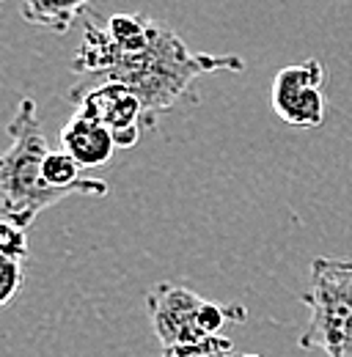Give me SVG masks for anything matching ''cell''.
<instances>
[{
    "mask_svg": "<svg viewBox=\"0 0 352 357\" xmlns=\"http://www.w3.org/2000/svg\"><path fill=\"white\" fill-rule=\"evenodd\" d=\"M146 313L163 347L207 341L212 335H223L220 330L228 321H245V308L240 303H210L198 297L193 289L176 283H157L154 289H149Z\"/></svg>",
    "mask_w": 352,
    "mask_h": 357,
    "instance_id": "277c9868",
    "label": "cell"
},
{
    "mask_svg": "<svg viewBox=\"0 0 352 357\" xmlns=\"http://www.w3.org/2000/svg\"><path fill=\"white\" fill-rule=\"evenodd\" d=\"M242 357H259V355H242Z\"/></svg>",
    "mask_w": 352,
    "mask_h": 357,
    "instance_id": "7c38bea8",
    "label": "cell"
},
{
    "mask_svg": "<svg viewBox=\"0 0 352 357\" xmlns=\"http://www.w3.org/2000/svg\"><path fill=\"white\" fill-rule=\"evenodd\" d=\"M0 253L11 259H28V231L20 225L0 220Z\"/></svg>",
    "mask_w": 352,
    "mask_h": 357,
    "instance_id": "8fae6325",
    "label": "cell"
},
{
    "mask_svg": "<svg viewBox=\"0 0 352 357\" xmlns=\"http://www.w3.org/2000/svg\"><path fill=\"white\" fill-rule=\"evenodd\" d=\"M6 132L11 146L0 151V220L31 228L44 209L72 198L69 190H55L44 181V157L50 151L36 102L31 96L20 99Z\"/></svg>",
    "mask_w": 352,
    "mask_h": 357,
    "instance_id": "7a4b0ae2",
    "label": "cell"
},
{
    "mask_svg": "<svg viewBox=\"0 0 352 357\" xmlns=\"http://www.w3.org/2000/svg\"><path fill=\"white\" fill-rule=\"evenodd\" d=\"M61 149L72 154L80 168H99L113 160L119 146L110 130H105L99 121L72 113V119L61 127Z\"/></svg>",
    "mask_w": 352,
    "mask_h": 357,
    "instance_id": "52a82bcc",
    "label": "cell"
},
{
    "mask_svg": "<svg viewBox=\"0 0 352 357\" xmlns=\"http://www.w3.org/2000/svg\"><path fill=\"white\" fill-rule=\"evenodd\" d=\"M69 102L75 105V113L88 116L110 130L119 149L138 146L143 132L154 130L140 96L110 77H86L69 91Z\"/></svg>",
    "mask_w": 352,
    "mask_h": 357,
    "instance_id": "5b68a950",
    "label": "cell"
},
{
    "mask_svg": "<svg viewBox=\"0 0 352 357\" xmlns=\"http://www.w3.org/2000/svg\"><path fill=\"white\" fill-rule=\"evenodd\" d=\"M88 6L91 0H20V14L28 25L66 33Z\"/></svg>",
    "mask_w": 352,
    "mask_h": 357,
    "instance_id": "ba28073f",
    "label": "cell"
},
{
    "mask_svg": "<svg viewBox=\"0 0 352 357\" xmlns=\"http://www.w3.org/2000/svg\"><path fill=\"white\" fill-rule=\"evenodd\" d=\"M83 77H110L132 89L152 124L179 102H196L193 83L212 72H245L240 55L190 52L171 25L146 14H113L105 25H83V42L72 55Z\"/></svg>",
    "mask_w": 352,
    "mask_h": 357,
    "instance_id": "6da1fadb",
    "label": "cell"
},
{
    "mask_svg": "<svg viewBox=\"0 0 352 357\" xmlns=\"http://www.w3.org/2000/svg\"><path fill=\"white\" fill-rule=\"evenodd\" d=\"M325 66L316 58L284 66L270 86L272 113L295 130H319L325 124Z\"/></svg>",
    "mask_w": 352,
    "mask_h": 357,
    "instance_id": "8992f818",
    "label": "cell"
},
{
    "mask_svg": "<svg viewBox=\"0 0 352 357\" xmlns=\"http://www.w3.org/2000/svg\"><path fill=\"white\" fill-rule=\"evenodd\" d=\"M303 303L308 305V324L298 341L300 349L352 357V261L328 256L314 259Z\"/></svg>",
    "mask_w": 352,
    "mask_h": 357,
    "instance_id": "3957f363",
    "label": "cell"
},
{
    "mask_svg": "<svg viewBox=\"0 0 352 357\" xmlns=\"http://www.w3.org/2000/svg\"><path fill=\"white\" fill-rule=\"evenodd\" d=\"M0 3H3V0H0Z\"/></svg>",
    "mask_w": 352,
    "mask_h": 357,
    "instance_id": "4fadbf2b",
    "label": "cell"
},
{
    "mask_svg": "<svg viewBox=\"0 0 352 357\" xmlns=\"http://www.w3.org/2000/svg\"><path fill=\"white\" fill-rule=\"evenodd\" d=\"M22 280H25V261L0 253V311L11 305V300L22 289Z\"/></svg>",
    "mask_w": 352,
    "mask_h": 357,
    "instance_id": "9c48e42d",
    "label": "cell"
},
{
    "mask_svg": "<svg viewBox=\"0 0 352 357\" xmlns=\"http://www.w3.org/2000/svg\"><path fill=\"white\" fill-rule=\"evenodd\" d=\"M231 349V338L226 335H212L207 341H196V344H176L166 347L163 357H226Z\"/></svg>",
    "mask_w": 352,
    "mask_h": 357,
    "instance_id": "30bf717a",
    "label": "cell"
}]
</instances>
